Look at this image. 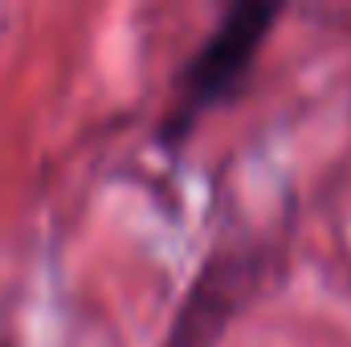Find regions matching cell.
<instances>
[{"mask_svg": "<svg viewBox=\"0 0 351 347\" xmlns=\"http://www.w3.org/2000/svg\"><path fill=\"white\" fill-rule=\"evenodd\" d=\"M0 347H16V339H8V335H0Z\"/></svg>", "mask_w": 351, "mask_h": 347, "instance_id": "3", "label": "cell"}, {"mask_svg": "<svg viewBox=\"0 0 351 347\" xmlns=\"http://www.w3.org/2000/svg\"><path fill=\"white\" fill-rule=\"evenodd\" d=\"M274 261L278 250L269 241H237L204 254L160 347H217L229 319L262 290Z\"/></svg>", "mask_w": 351, "mask_h": 347, "instance_id": "2", "label": "cell"}, {"mask_svg": "<svg viewBox=\"0 0 351 347\" xmlns=\"http://www.w3.org/2000/svg\"><path fill=\"white\" fill-rule=\"evenodd\" d=\"M282 4L269 0H245V4H229L225 16L208 29V37L184 58V66L172 78L168 106L156 123V143L180 156L188 147V139L196 135V127L241 98V86L254 74V62L265 49L274 25L282 21Z\"/></svg>", "mask_w": 351, "mask_h": 347, "instance_id": "1", "label": "cell"}]
</instances>
